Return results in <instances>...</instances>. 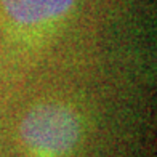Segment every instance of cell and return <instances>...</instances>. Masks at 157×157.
I'll return each instance as SVG.
<instances>
[{"label":"cell","mask_w":157,"mask_h":157,"mask_svg":"<svg viewBox=\"0 0 157 157\" xmlns=\"http://www.w3.org/2000/svg\"><path fill=\"white\" fill-rule=\"evenodd\" d=\"M21 135L27 146L45 154H64L78 138V122L74 112L59 104L34 108L21 124Z\"/></svg>","instance_id":"6da1fadb"},{"label":"cell","mask_w":157,"mask_h":157,"mask_svg":"<svg viewBox=\"0 0 157 157\" xmlns=\"http://www.w3.org/2000/svg\"><path fill=\"white\" fill-rule=\"evenodd\" d=\"M74 0H2L8 15L24 24H35L64 15Z\"/></svg>","instance_id":"7a4b0ae2"}]
</instances>
